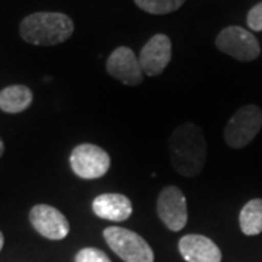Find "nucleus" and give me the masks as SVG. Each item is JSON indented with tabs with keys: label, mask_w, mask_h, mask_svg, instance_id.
Masks as SVG:
<instances>
[{
	"label": "nucleus",
	"mask_w": 262,
	"mask_h": 262,
	"mask_svg": "<svg viewBox=\"0 0 262 262\" xmlns=\"http://www.w3.org/2000/svg\"><path fill=\"white\" fill-rule=\"evenodd\" d=\"M169 158L179 175L185 178L200 175L207 162V141L203 130L192 122L177 127L169 139Z\"/></svg>",
	"instance_id": "f257e3e1"
},
{
	"label": "nucleus",
	"mask_w": 262,
	"mask_h": 262,
	"mask_svg": "<svg viewBox=\"0 0 262 262\" xmlns=\"http://www.w3.org/2000/svg\"><path fill=\"white\" fill-rule=\"evenodd\" d=\"M75 31V24L60 12H35L20 22L19 32L32 46H57L67 41Z\"/></svg>",
	"instance_id": "f03ea898"
},
{
	"label": "nucleus",
	"mask_w": 262,
	"mask_h": 262,
	"mask_svg": "<svg viewBox=\"0 0 262 262\" xmlns=\"http://www.w3.org/2000/svg\"><path fill=\"white\" fill-rule=\"evenodd\" d=\"M103 239L108 246L125 262H153L155 253L140 234L133 230L111 226L103 230Z\"/></svg>",
	"instance_id": "7ed1b4c3"
},
{
	"label": "nucleus",
	"mask_w": 262,
	"mask_h": 262,
	"mask_svg": "<svg viewBox=\"0 0 262 262\" xmlns=\"http://www.w3.org/2000/svg\"><path fill=\"white\" fill-rule=\"evenodd\" d=\"M261 128V108L256 105H245L232 115L226 125V144L232 149H242L258 136Z\"/></svg>",
	"instance_id": "20e7f679"
},
{
	"label": "nucleus",
	"mask_w": 262,
	"mask_h": 262,
	"mask_svg": "<svg viewBox=\"0 0 262 262\" xmlns=\"http://www.w3.org/2000/svg\"><path fill=\"white\" fill-rule=\"evenodd\" d=\"M215 47L239 61H252L261 54V47L252 32L242 27H227L215 38Z\"/></svg>",
	"instance_id": "39448f33"
},
{
	"label": "nucleus",
	"mask_w": 262,
	"mask_h": 262,
	"mask_svg": "<svg viewBox=\"0 0 262 262\" xmlns=\"http://www.w3.org/2000/svg\"><path fill=\"white\" fill-rule=\"evenodd\" d=\"M70 166L76 177L82 179H98L103 177L111 166L110 155L91 143L76 146L70 155Z\"/></svg>",
	"instance_id": "423d86ee"
},
{
	"label": "nucleus",
	"mask_w": 262,
	"mask_h": 262,
	"mask_svg": "<svg viewBox=\"0 0 262 262\" xmlns=\"http://www.w3.org/2000/svg\"><path fill=\"white\" fill-rule=\"evenodd\" d=\"M158 215L172 232L182 230L188 220L187 198L175 185H168L158 196Z\"/></svg>",
	"instance_id": "0eeeda50"
},
{
	"label": "nucleus",
	"mask_w": 262,
	"mask_h": 262,
	"mask_svg": "<svg viewBox=\"0 0 262 262\" xmlns=\"http://www.w3.org/2000/svg\"><path fill=\"white\" fill-rule=\"evenodd\" d=\"M29 222L42 237L50 241H61L70 232L66 215L47 204H37L29 211Z\"/></svg>",
	"instance_id": "6e6552de"
},
{
	"label": "nucleus",
	"mask_w": 262,
	"mask_h": 262,
	"mask_svg": "<svg viewBox=\"0 0 262 262\" xmlns=\"http://www.w3.org/2000/svg\"><path fill=\"white\" fill-rule=\"evenodd\" d=\"M106 72L114 79L128 86H137L143 82L140 61L130 47H118L106 60Z\"/></svg>",
	"instance_id": "1a4fd4ad"
},
{
	"label": "nucleus",
	"mask_w": 262,
	"mask_h": 262,
	"mask_svg": "<svg viewBox=\"0 0 262 262\" xmlns=\"http://www.w3.org/2000/svg\"><path fill=\"white\" fill-rule=\"evenodd\" d=\"M172 58V42L168 35L156 34L141 48L139 61L143 73L147 76L160 75Z\"/></svg>",
	"instance_id": "9d476101"
},
{
	"label": "nucleus",
	"mask_w": 262,
	"mask_h": 262,
	"mask_svg": "<svg viewBox=\"0 0 262 262\" xmlns=\"http://www.w3.org/2000/svg\"><path fill=\"white\" fill-rule=\"evenodd\" d=\"M179 252L187 262H222V251L203 234H185L179 241Z\"/></svg>",
	"instance_id": "9b49d317"
},
{
	"label": "nucleus",
	"mask_w": 262,
	"mask_h": 262,
	"mask_svg": "<svg viewBox=\"0 0 262 262\" xmlns=\"http://www.w3.org/2000/svg\"><path fill=\"white\" fill-rule=\"evenodd\" d=\"M92 210L98 217L110 222H124L130 219L133 204L130 198L122 194H101L94 200Z\"/></svg>",
	"instance_id": "f8f14e48"
},
{
	"label": "nucleus",
	"mask_w": 262,
	"mask_h": 262,
	"mask_svg": "<svg viewBox=\"0 0 262 262\" xmlns=\"http://www.w3.org/2000/svg\"><path fill=\"white\" fill-rule=\"evenodd\" d=\"M32 91L25 84H12L0 91V110L8 114H19L32 103Z\"/></svg>",
	"instance_id": "ddd939ff"
},
{
	"label": "nucleus",
	"mask_w": 262,
	"mask_h": 262,
	"mask_svg": "<svg viewBox=\"0 0 262 262\" xmlns=\"http://www.w3.org/2000/svg\"><path fill=\"white\" fill-rule=\"evenodd\" d=\"M239 226L246 236L262 233V198H253L245 204L239 214Z\"/></svg>",
	"instance_id": "4468645a"
},
{
	"label": "nucleus",
	"mask_w": 262,
	"mask_h": 262,
	"mask_svg": "<svg viewBox=\"0 0 262 262\" xmlns=\"http://www.w3.org/2000/svg\"><path fill=\"white\" fill-rule=\"evenodd\" d=\"M134 3L151 15H166L178 10L185 0H134Z\"/></svg>",
	"instance_id": "2eb2a0df"
},
{
	"label": "nucleus",
	"mask_w": 262,
	"mask_h": 262,
	"mask_svg": "<svg viewBox=\"0 0 262 262\" xmlns=\"http://www.w3.org/2000/svg\"><path fill=\"white\" fill-rule=\"evenodd\" d=\"M75 262H111L108 255L96 248H83L76 253Z\"/></svg>",
	"instance_id": "dca6fc26"
},
{
	"label": "nucleus",
	"mask_w": 262,
	"mask_h": 262,
	"mask_svg": "<svg viewBox=\"0 0 262 262\" xmlns=\"http://www.w3.org/2000/svg\"><path fill=\"white\" fill-rule=\"evenodd\" d=\"M246 24L255 32L262 31V2L255 5L252 9L249 10L248 18H246Z\"/></svg>",
	"instance_id": "f3484780"
},
{
	"label": "nucleus",
	"mask_w": 262,
	"mask_h": 262,
	"mask_svg": "<svg viewBox=\"0 0 262 262\" xmlns=\"http://www.w3.org/2000/svg\"><path fill=\"white\" fill-rule=\"evenodd\" d=\"M3 245H5V236L0 232V251H2V248H3Z\"/></svg>",
	"instance_id": "a211bd4d"
},
{
	"label": "nucleus",
	"mask_w": 262,
	"mask_h": 262,
	"mask_svg": "<svg viewBox=\"0 0 262 262\" xmlns=\"http://www.w3.org/2000/svg\"><path fill=\"white\" fill-rule=\"evenodd\" d=\"M3 151H5V144H3V141L0 139V158L3 156Z\"/></svg>",
	"instance_id": "6ab92c4d"
}]
</instances>
